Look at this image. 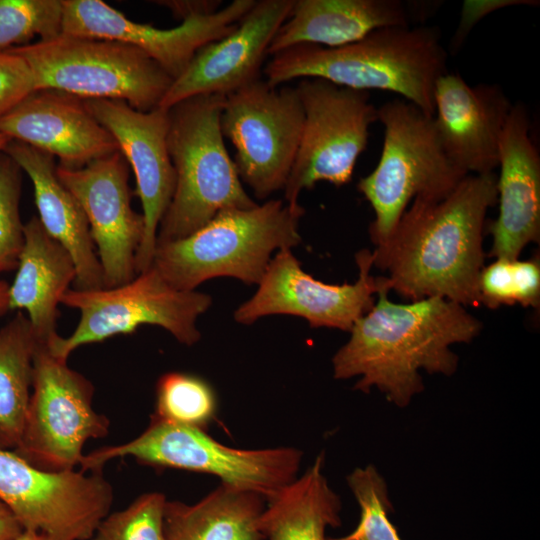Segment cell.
<instances>
[{"label": "cell", "instance_id": "cell-1", "mask_svg": "<svg viewBox=\"0 0 540 540\" xmlns=\"http://www.w3.org/2000/svg\"><path fill=\"white\" fill-rule=\"evenodd\" d=\"M498 200L495 173L469 174L447 195L415 198L390 237L376 246L373 266L385 271L401 297H442L479 306L483 230Z\"/></svg>", "mask_w": 540, "mask_h": 540}, {"label": "cell", "instance_id": "cell-2", "mask_svg": "<svg viewBox=\"0 0 540 540\" xmlns=\"http://www.w3.org/2000/svg\"><path fill=\"white\" fill-rule=\"evenodd\" d=\"M388 287L351 328L349 340L332 359L335 379L360 376L355 390L373 387L396 406L409 405L422 392L420 370L450 376L458 357L450 349L479 335L482 324L463 305L442 297L405 304L388 298Z\"/></svg>", "mask_w": 540, "mask_h": 540}, {"label": "cell", "instance_id": "cell-3", "mask_svg": "<svg viewBox=\"0 0 540 540\" xmlns=\"http://www.w3.org/2000/svg\"><path fill=\"white\" fill-rule=\"evenodd\" d=\"M436 26H390L351 44H300L271 56L262 74L274 87L296 78H321L356 90L397 93L434 117V90L446 74L448 52Z\"/></svg>", "mask_w": 540, "mask_h": 540}, {"label": "cell", "instance_id": "cell-4", "mask_svg": "<svg viewBox=\"0 0 540 540\" xmlns=\"http://www.w3.org/2000/svg\"><path fill=\"white\" fill-rule=\"evenodd\" d=\"M304 212L299 203L284 199L223 210L191 235L156 244L151 266L180 290H196L217 277L258 285L272 253L301 243L299 221Z\"/></svg>", "mask_w": 540, "mask_h": 540}, {"label": "cell", "instance_id": "cell-5", "mask_svg": "<svg viewBox=\"0 0 540 540\" xmlns=\"http://www.w3.org/2000/svg\"><path fill=\"white\" fill-rule=\"evenodd\" d=\"M225 96L197 95L168 109V152L176 183L156 244L185 238L219 212L257 203L247 194L220 128Z\"/></svg>", "mask_w": 540, "mask_h": 540}, {"label": "cell", "instance_id": "cell-6", "mask_svg": "<svg viewBox=\"0 0 540 540\" xmlns=\"http://www.w3.org/2000/svg\"><path fill=\"white\" fill-rule=\"evenodd\" d=\"M127 456L146 465L211 474L223 484L268 501L298 477L303 453L294 447H229L204 429L172 423L153 413L138 437L84 455L80 470L100 472L108 461Z\"/></svg>", "mask_w": 540, "mask_h": 540}, {"label": "cell", "instance_id": "cell-7", "mask_svg": "<svg viewBox=\"0 0 540 540\" xmlns=\"http://www.w3.org/2000/svg\"><path fill=\"white\" fill-rule=\"evenodd\" d=\"M378 121L384 128L380 159L357 184L374 211L369 233L375 246L390 237L413 199L441 198L467 176L446 155L434 118L412 103L386 102Z\"/></svg>", "mask_w": 540, "mask_h": 540}, {"label": "cell", "instance_id": "cell-8", "mask_svg": "<svg viewBox=\"0 0 540 540\" xmlns=\"http://www.w3.org/2000/svg\"><path fill=\"white\" fill-rule=\"evenodd\" d=\"M31 68L36 90L81 99L121 100L148 112L159 107L172 77L136 47L117 41L60 34L10 50Z\"/></svg>", "mask_w": 540, "mask_h": 540}, {"label": "cell", "instance_id": "cell-9", "mask_svg": "<svg viewBox=\"0 0 540 540\" xmlns=\"http://www.w3.org/2000/svg\"><path fill=\"white\" fill-rule=\"evenodd\" d=\"M60 303L80 312L70 336L57 334L48 342L52 354L67 361L80 346L132 334L142 325L159 326L181 344L192 346L201 338L197 320L210 308L212 297L175 288L151 266L117 287L68 289Z\"/></svg>", "mask_w": 540, "mask_h": 540}, {"label": "cell", "instance_id": "cell-10", "mask_svg": "<svg viewBox=\"0 0 540 540\" xmlns=\"http://www.w3.org/2000/svg\"><path fill=\"white\" fill-rule=\"evenodd\" d=\"M93 384L38 341L33 358V383L25 424L13 450L47 472L74 470L90 439L109 432V419L93 408Z\"/></svg>", "mask_w": 540, "mask_h": 540}, {"label": "cell", "instance_id": "cell-11", "mask_svg": "<svg viewBox=\"0 0 540 540\" xmlns=\"http://www.w3.org/2000/svg\"><path fill=\"white\" fill-rule=\"evenodd\" d=\"M303 125L296 87H274L260 78L225 96L221 132L234 146L233 162L241 182L258 199L284 189Z\"/></svg>", "mask_w": 540, "mask_h": 540}, {"label": "cell", "instance_id": "cell-12", "mask_svg": "<svg viewBox=\"0 0 540 540\" xmlns=\"http://www.w3.org/2000/svg\"><path fill=\"white\" fill-rule=\"evenodd\" d=\"M296 89L304 110L298 152L284 187V201L298 204L304 190L321 181L335 186L352 179L366 149L378 108L369 91L338 86L321 78H303Z\"/></svg>", "mask_w": 540, "mask_h": 540}, {"label": "cell", "instance_id": "cell-13", "mask_svg": "<svg viewBox=\"0 0 540 540\" xmlns=\"http://www.w3.org/2000/svg\"><path fill=\"white\" fill-rule=\"evenodd\" d=\"M0 499L24 529L51 540H89L109 514L113 489L100 472H47L0 448Z\"/></svg>", "mask_w": 540, "mask_h": 540}, {"label": "cell", "instance_id": "cell-14", "mask_svg": "<svg viewBox=\"0 0 540 540\" xmlns=\"http://www.w3.org/2000/svg\"><path fill=\"white\" fill-rule=\"evenodd\" d=\"M359 269L356 282L327 284L305 272L292 249L276 252L254 295L234 312L236 322L250 325L275 314L304 318L311 327L350 331L354 323L374 305V294L390 289L385 276L370 274L372 252L363 249L355 255Z\"/></svg>", "mask_w": 540, "mask_h": 540}, {"label": "cell", "instance_id": "cell-15", "mask_svg": "<svg viewBox=\"0 0 540 540\" xmlns=\"http://www.w3.org/2000/svg\"><path fill=\"white\" fill-rule=\"evenodd\" d=\"M62 34L138 48L176 79L203 46L230 34L256 0H234L214 14L162 29L137 23L101 0H61Z\"/></svg>", "mask_w": 540, "mask_h": 540}, {"label": "cell", "instance_id": "cell-16", "mask_svg": "<svg viewBox=\"0 0 540 540\" xmlns=\"http://www.w3.org/2000/svg\"><path fill=\"white\" fill-rule=\"evenodd\" d=\"M56 170L86 215L104 288L130 282L137 275L136 256L144 236V219L131 207L126 159L117 151L81 168L57 165Z\"/></svg>", "mask_w": 540, "mask_h": 540}, {"label": "cell", "instance_id": "cell-17", "mask_svg": "<svg viewBox=\"0 0 540 540\" xmlns=\"http://www.w3.org/2000/svg\"><path fill=\"white\" fill-rule=\"evenodd\" d=\"M83 100L114 137L135 175L144 219V236L136 256L139 274L152 265L158 227L175 189L176 175L167 146L168 110L157 107L142 112L121 100Z\"/></svg>", "mask_w": 540, "mask_h": 540}, {"label": "cell", "instance_id": "cell-18", "mask_svg": "<svg viewBox=\"0 0 540 540\" xmlns=\"http://www.w3.org/2000/svg\"><path fill=\"white\" fill-rule=\"evenodd\" d=\"M293 4L294 0L256 1L230 34L197 51L159 107L168 110L197 95L226 96L260 79L269 45Z\"/></svg>", "mask_w": 540, "mask_h": 540}, {"label": "cell", "instance_id": "cell-19", "mask_svg": "<svg viewBox=\"0 0 540 540\" xmlns=\"http://www.w3.org/2000/svg\"><path fill=\"white\" fill-rule=\"evenodd\" d=\"M434 123L441 145L466 175L494 173L512 109L498 84L470 86L459 74L441 76L434 90Z\"/></svg>", "mask_w": 540, "mask_h": 540}, {"label": "cell", "instance_id": "cell-20", "mask_svg": "<svg viewBox=\"0 0 540 540\" xmlns=\"http://www.w3.org/2000/svg\"><path fill=\"white\" fill-rule=\"evenodd\" d=\"M0 133L58 157L66 168H81L119 151L83 99L54 89L35 90L1 116Z\"/></svg>", "mask_w": 540, "mask_h": 540}, {"label": "cell", "instance_id": "cell-21", "mask_svg": "<svg viewBox=\"0 0 540 540\" xmlns=\"http://www.w3.org/2000/svg\"><path fill=\"white\" fill-rule=\"evenodd\" d=\"M528 112L513 104L500 139L498 217L490 224L489 256L518 259L540 237V157L529 134Z\"/></svg>", "mask_w": 540, "mask_h": 540}, {"label": "cell", "instance_id": "cell-22", "mask_svg": "<svg viewBox=\"0 0 540 540\" xmlns=\"http://www.w3.org/2000/svg\"><path fill=\"white\" fill-rule=\"evenodd\" d=\"M400 0H294L276 32L268 55L300 44L337 48L390 26H412L431 13L432 4Z\"/></svg>", "mask_w": 540, "mask_h": 540}, {"label": "cell", "instance_id": "cell-23", "mask_svg": "<svg viewBox=\"0 0 540 540\" xmlns=\"http://www.w3.org/2000/svg\"><path fill=\"white\" fill-rule=\"evenodd\" d=\"M3 152L31 179L43 228L72 256L76 269L73 289L104 288L103 272L86 215L76 197L59 179L54 157L17 140H10Z\"/></svg>", "mask_w": 540, "mask_h": 540}, {"label": "cell", "instance_id": "cell-24", "mask_svg": "<svg viewBox=\"0 0 540 540\" xmlns=\"http://www.w3.org/2000/svg\"><path fill=\"white\" fill-rule=\"evenodd\" d=\"M25 242L14 281L9 285L8 309L27 312L38 341L57 335L58 304L76 277L66 248L43 228L38 217L24 224Z\"/></svg>", "mask_w": 540, "mask_h": 540}, {"label": "cell", "instance_id": "cell-25", "mask_svg": "<svg viewBox=\"0 0 540 540\" xmlns=\"http://www.w3.org/2000/svg\"><path fill=\"white\" fill-rule=\"evenodd\" d=\"M260 495L221 483L193 504L167 500L165 540H265L260 519L266 506Z\"/></svg>", "mask_w": 540, "mask_h": 540}, {"label": "cell", "instance_id": "cell-26", "mask_svg": "<svg viewBox=\"0 0 540 540\" xmlns=\"http://www.w3.org/2000/svg\"><path fill=\"white\" fill-rule=\"evenodd\" d=\"M324 454L266 501L260 519L265 540H326L327 527L341 524V501L323 473Z\"/></svg>", "mask_w": 540, "mask_h": 540}, {"label": "cell", "instance_id": "cell-27", "mask_svg": "<svg viewBox=\"0 0 540 540\" xmlns=\"http://www.w3.org/2000/svg\"><path fill=\"white\" fill-rule=\"evenodd\" d=\"M37 339L22 311L0 328V448L14 450L21 438L33 383Z\"/></svg>", "mask_w": 540, "mask_h": 540}, {"label": "cell", "instance_id": "cell-28", "mask_svg": "<svg viewBox=\"0 0 540 540\" xmlns=\"http://www.w3.org/2000/svg\"><path fill=\"white\" fill-rule=\"evenodd\" d=\"M216 406L212 387L196 375L168 372L157 381L154 414L166 421L205 430Z\"/></svg>", "mask_w": 540, "mask_h": 540}, {"label": "cell", "instance_id": "cell-29", "mask_svg": "<svg viewBox=\"0 0 540 540\" xmlns=\"http://www.w3.org/2000/svg\"><path fill=\"white\" fill-rule=\"evenodd\" d=\"M480 304L491 309L521 304L538 307L540 266L536 259H496L483 267L478 281Z\"/></svg>", "mask_w": 540, "mask_h": 540}, {"label": "cell", "instance_id": "cell-30", "mask_svg": "<svg viewBox=\"0 0 540 540\" xmlns=\"http://www.w3.org/2000/svg\"><path fill=\"white\" fill-rule=\"evenodd\" d=\"M62 33L61 0H0V52Z\"/></svg>", "mask_w": 540, "mask_h": 540}, {"label": "cell", "instance_id": "cell-31", "mask_svg": "<svg viewBox=\"0 0 540 540\" xmlns=\"http://www.w3.org/2000/svg\"><path fill=\"white\" fill-rule=\"evenodd\" d=\"M347 483L361 510L360 522L345 536L326 540H401L388 518L393 509L384 478L373 465L356 468Z\"/></svg>", "mask_w": 540, "mask_h": 540}, {"label": "cell", "instance_id": "cell-32", "mask_svg": "<svg viewBox=\"0 0 540 540\" xmlns=\"http://www.w3.org/2000/svg\"><path fill=\"white\" fill-rule=\"evenodd\" d=\"M166 502L162 493L143 494L127 508L107 514L89 540H165Z\"/></svg>", "mask_w": 540, "mask_h": 540}, {"label": "cell", "instance_id": "cell-33", "mask_svg": "<svg viewBox=\"0 0 540 540\" xmlns=\"http://www.w3.org/2000/svg\"><path fill=\"white\" fill-rule=\"evenodd\" d=\"M21 169L5 152H0V274L17 268L25 235L19 203Z\"/></svg>", "mask_w": 540, "mask_h": 540}, {"label": "cell", "instance_id": "cell-34", "mask_svg": "<svg viewBox=\"0 0 540 540\" xmlns=\"http://www.w3.org/2000/svg\"><path fill=\"white\" fill-rule=\"evenodd\" d=\"M36 90L27 62L11 51L0 52V117Z\"/></svg>", "mask_w": 540, "mask_h": 540}, {"label": "cell", "instance_id": "cell-35", "mask_svg": "<svg viewBox=\"0 0 540 540\" xmlns=\"http://www.w3.org/2000/svg\"><path fill=\"white\" fill-rule=\"evenodd\" d=\"M530 0H468L464 1L460 22L453 36L451 47L456 51L463 43L476 23L491 12L513 5H537Z\"/></svg>", "mask_w": 540, "mask_h": 540}, {"label": "cell", "instance_id": "cell-36", "mask_svg": "<svg viewBox=\"0 0 540 540\" xmlns=\"http://www.w3.org/2000/svg\"><path fill=\"white\" fill-rule=\"evenodd\" d=\"M159 5L167 7L171 13L182 21L198 17L207 16L219 11L221 0H174L157 1Z\"/></svg>", "mask_w": 540, "mask_h": 540}, {"label": "cell", "instance_id": "cell-37", "mask_svg": "<svg viewBox=\"0 0 540 540\" xmlns=\"http://www.w3.org/2000/svg\"><path fill=\"white\" fill-rule=\"evenodd\" d=\"M23 530L12 510L0 499V540H13Z\"/></svg>", "mask_w": 540, "mask_h": 540}, {"label": "cell", "instance_id": "cell-38", "mask_svg": "<svg viewBox=\"0 0 540 540\" xmlns=\"http://www.w3.org/2000/svg\"><path fill=\"white\" fill-rule=\"evenodd\" d=\"M8 290L9 284L0 280V315H4L8 309Z\"/></svg>", "mask_w": 540, "mask_h": 540}, {"label": "cell", "instance_id": "cell-39", "mask_svg": "<svg viewBox=\"0 0 540 540\" xmlns=\"http://www.w3.org/2000/svg\"><path fill=\"white\" fill-rule=\"evenodd\" d=\"M13 540H51L48 536L33 530L24 529L15 539Z\"/></svg>", "mask_w": 540, "mask_h": 540}, {"label": "cell", "instance_id": "cell-40", "mask_svg": "<svg viewBox=\"0 0 540 540\" xmlns=\"http://www.w3.org/2000/svg\"><path fill=\"white\" fill-rule=\"evenodd\" d=\"M10 140L11 139L8 136L0 133V152L4 150Z\"/></svg>", "mask_w": 540, "mask_h": 540}]
</instances>
